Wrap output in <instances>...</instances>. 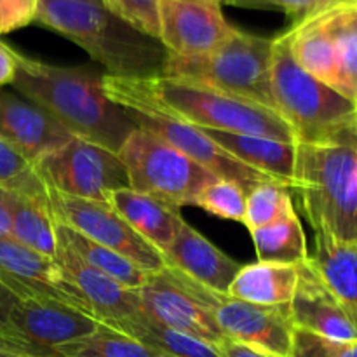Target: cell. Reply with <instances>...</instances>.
Returning <instances> with one entry per match:
<instances>
[{"label": "cell", "instance_id": "1", "mask_svg": "<svg viewBox=\"0 0 357 357\" xmlns=\"http://www.w3.org/2000/svg\"><path fill=\"white\" fill-rule=\"evenodd\" d=\"M10 86L52 115L66 131L117 152L135 131L124 108L107 96L103 75L80 66H59L14 51Z\"/></svg>", "mask_w": 357, "mask_h": 357}, {"label": "cell", "instance_id": "2", "mask_svg": "<svg viewBox=\"0 0 357 357\" xmlns=\"http://www.w3.org/2000/svg\"><path fill=\"white\" fill-rule=\"evenodd\" d=\"M35 21L82 47L108 75H162L167 51L160 40L115 16L101 0H38Z\"/></svg>", "mask_w": 357, "mask_h": 357}, {"label": "cell", "instance_id": "3", "mask_svg": "<svg viewBox=\"0 0 357 357\" xmlns=\"http://www.w3.org/2000/svg\"><path fill=\"white\" fill-rule=\"evenodd\" d=\"M291 190L312 230L357 243V132L296 142Z\"/></svg>", "mask_w": 357, "mask_h": 357}, {"label": "cell", "instance_id": "4", "mask_svg": "<svg viewBox=\"0 0 357 357\" xmlns=\"http://www.w3.org/2000/svg\"><path fill=\"white\" fill-rule=\"evenodd\" d=\"M122 80L132 93L152 107L201 129L296 142L291 126L274 108L257 101L223 93L202 84L162 75L152 79Z\"/></svg>", "mask_w": 357, "mask_h": 357}, {"label": "cell", "instance_id": "5", "mask_svg": "<svg viewBox=\"0 0 357 357\" xmlns=\"http://www.w3.org/2000/svg\"><path fill=\"white\" fill-rule=\"evenodd\" d=\"M271 91L275 112L291 126L296 142L357 132L354 103L307 73L293 59L282 33L272 38Z\"/></svg>", "mask_w": 357, "mask_h": 357}, {"label": "cell", "instance_id": "6", "mask_svg": "<svg viewBox=\"0 0 357 357\" xmlns=\"http://www.w3.org/2000/svg\"><path fill=\"white\" fill-rule=\"evenodd\" d=\"M271 59L272 38L236 28L223 44L206 54L174 56L167 52L162 77L202 84L274 108Z\"/></svg>", "mask_w": 357, "mask_h": 357}, {"label": "cell", "instance_id": "7", "mask_svg": "<svg viewBox=\"0 0 357 357\" xmlns=\"http://www.w3.org/2000/svg\"><path fill=\"white\" fill-rule=\"evenodd\" d=\"M103 86L107 96L119 107L124 108L126 115L135 124V128L143 129L155 138L166 142L167 145L174 146L181 153L190 157L192 160L201 164L216 178H227V180L236 181L246 190V194L261 181L271 180L265 174L234 159L230 153H227L222 146L216 145L206 135L204 129L188 124V122L146 103L126 86L121 77L103 75Z\"/></svg>", "mask_w": 357, "mask_h": 357}, {"label": "cell", "instance_id": "8", "mask_svg": "<svg viewBox=\"0 0 357 357\" xmlns=\"http://www.w3.org/2000/svg\"><path fill=\"white\" fill-rule=\"evenodd\" d=\"M129 187L173 208L194 206L199 192L215 174L180 150L136 128L119 150Z\"/></svg>", "mask_w": 357, "mask_h": 357}, {"label": "cell", "instance_id": "9", "mask_svg": "<svg viewBox=\"0 0 357 357\" xmlns=\"http://www.w3.org/2000/svg\"><path fill=\"white\" fill-rule=\"evenodd\" d=\"M162 271L211 314L223 337L265 349L281 357H289L295 328L289 305H257L229 293L206 288L174 268L164 267Z\"/></svg>", "mask_w": 357, "mask_h": 357}, {"label": "cell", "instance_id": "10", "mask_svg": "<svg viewBox=\"0 0 357 357\" xmlns=\"http://www.w3.org/2000/svg\"><path fill=\"white\" fill-rule=\"evenodd\" d=\"M103 324L84 310L51 298H20L0 328V351L54 357L63 345L96 333Z\"/></svg>", "mask_w": 357, "mask_h": 357}, {"label": "cell", "instance_id": "11", "mask_svg": "<svg viewBox=\"0 0 357 357\" xmlns=\"http://www.w3.org/2000/svg\"><path fill=\"white\" fill-rule=\"evenodd\" d=\"M35 167L49 188L72 197L108 202L112 192L129 187L117 152L77 136L42 157Z\"/></svg>", "mask_w": 357, "mask_h": 357}, {"label": "cell", "instance_id": "12", "mask_svg": "<svg viewBox=\"0 0 357 357\" xmlns=\"http://www.w3.org/2000/svg\"><path fill=\"white\" fill-rule=\"evenodd\" d=\"M47 199L52 216L61 225L117 251L149 272H160L166 265L162 253L138 236L108 202L72 197L49 187Z\"/></svg>", "mask_w": 357, "mask_h": 357}, {"label": "cell", "instance_id": "13", "mask_svg": "<svg viewBox=\"0 0 357 357\" xmlns=\"http://www.w3.org/2000/svg\"><path fill=\"white\" fill-rule=\"evenodd\" d=\"M159 40L169 54L201 56L236 31L218 0H159Z\"/></svg>", "mask_w": 357, "mask_h": 357}, {"label": "cell", "instance_id": "14", "mask_svg": "<svg viewBox=\"0 0 357 357\" xmlns=\"http://www.w3.org/2000/svg\"><path fill=\"white\" fill-rule=\"evenodd\" d=\"M0 282L17 298L58 300L91 314L79 293L63 278L54 260L30 250L13 237L0 239Z\"/></svg>", "mask_w": 357, "mask_h": 357}, {"label": "cell", "instance_id": "15", "mask_svg": "<svg viewBox=\"0 0 357 357\" xmlns=\"http://www.w3.org/2000/svg\"><path fill=\"white\" fill-rule=\"evenodd\" d=\"M58 264L63 278L73 286L87 309L103 326L114 328L115 324L135 321L145 316L139 302L138 289H129L117 281L80 260L68 246L58 241Z\"/></svg>", "mask_w": 357, "mask_h": 357}, {"label": "cell", "instance_id": "16", "mask_svg": "<svg viewBox=\"0 0 357 357\" xmlns=\"http://www.w3.org/2000/svg\"><path fill=\"white\" fill-rule=\"evenodd\" d=\"M138 295L143 314L160 326L190 335L213 345H218L225 338L211 314L176 282L171 281L164 271L152 274V278L138 289Z\"/></svg>", "mask_w": 357, "mask_h": 357}, {"label": "cell", "instance_id": "17", "mask_svg": "<svg viewBox=\"0 0 357 357\" xmlns=\"http://www.w3.org/2000/svg\"><path fill=\"white\" fill-rule=\"evenodd\" d=\"M0 138L35 164L73 136L23 94L0 89Z\"/></svg>", "mask_w": 357, "mask_h": 357}, {"label": "cell", "instance_id": "18", "mask_svg": "<svg viewBox=\"0 0 357 357\" xmlns=\"http://www.w3.org/2000/svg\"><path fill=\"white\" fill-rule=\"evenodd\" d=\"M295 326L337 342H357V324L314 272L309 258L298 265V284L289 303Z\"/></svg>", "mask_w": 357, "mask_h": 357}, {"label": "cell", "instance_id": "19", "mask_svg": "<svg viewBox=\"0 0 357 357\" xmlns=\"http://www.w3.org/2000/svg\"><path fill=\"white\" fill-rule=\"evenodd\" d=\"M162 258L166 264L164 267L174 268L218 293H229L230 284L243 267L187 222L164 251Z\"/></svg>", "mask_w": 357, "mask_h": 357}, {"label": "cell", "instance_id": "20", "mask_svg": "<svg viewBox=\"0 0 357 357\" xmlns=\"http://www.w3.org/2000/svg\"><path fill=\"white\" fill-rule=\"evenodd\" d=\"M204 132L234 159L291 188L296 142H284L271 136L216 131V129H204Z\"/></svg>", "mask_w": 357, "mask_h": 357}, {"label": "cell", "instance_id": "21", "mask_svg": "<svg viewBox=\"0 0 357 357\" xmlns=\"http://www.w3.org/2000/svg\"><path fill=\"white\" fill-rule=\"evenodd\" d=\"M309 264L357 324V243L314 230V255H309Z\"/></svg>", "mask_w": 357, "mask_h": 357}, {"label": "cell", "instance_id": "22", "mask_svg": "<svg viewBox=\"0 0 357 357\" xmlns=\"http://www.w3.org/2000/svg\"><path fill=\"white\" fill-rule=\"evenodd\" d=\"M108 204L126 220V223L138 236H142L160 253L171 246L185 223L176 208L152 195L132 190L131 187L112 192Z\"/></svg>", "mask_w": 357, "mask_h": 357}, {"label": "cell", "instance_id": "23", "mask_svg": "<svg viewBox=\"0 0 357 357\" xmlns=\"http://www.w3.org/2000/svg\"><path fill=\"white\" fill-rule=\"evenodd\" d=\"M282 37L288 42L293 59L307 73L340 93V77L333 40L317 10L303 20L295 21L282 33Z\"/></svg>", "mask_w": 357, "mask_h": 357}, {"label": "cell", "instance_id": "24", "mask_svg": "<svg viewBox=\"0 0 357 357\" xmlns=\"http://www.w3.org/2000/svg\"><path fill=\"white\" fill-rule=\"evenodd\" d=\"M298 265L257 261L241 267L229 295L257 305H289L298 284Z\"/></svg>", "mask_w": 357, "mask_h": 357}, {"label": "cell", "instance_id": "25", "mask_svg": "<svg viewBox=\"0 0 357 357\" xmlns=\"http://www.w3.org/2000/svg\"><path fill=\"white\" fill-rule=\"evenodd\" d=\"M317 13L333 40L340 94L357 108V0L331 3Z\"/></svg>", "mask_w": 357, "mask_h": 357}, {"label": "cell", "instance_id": "26", "mask_svg": "<svg viewBox=\"0 0 357 357\" xmlns=\"http://www.w3.org/2000/svg\"><path fill=\"white\" fill-rule=\"evenodd\" d=\"M56 236H58L59 243L68 246L80 260L129 289H139L152 278V274H155V272H149L138 267L117 251L108 250L58 222H56Z\"/></svg>", "mask_w": 357, "mask_h": 357}, {"label": "cell", "instance_id": "27", "mask_svg": "<svg viewBox=\"0 0 357 357\" xmlns=\"http://www.w3.org/2000/svg\"><path fill=\"white\" fill-rule=\"evenodd\" d=\"M13 197V239L54 260L58 253L56 220L49 202L35 201L10 192Z\"/></svg>", "mask_w": 357, "mask_h": 357}, {"label": "cell", "instance_id": "28", "mask_svg": "<svg viewBox=\"0 0 357 357\" xmlns=\"http://www.w3.org/2000/svg\"><path fill=\"white\" fill-rule=\"evenodd\" d=\"M112 330L128 335L166 357H222L216 345L160 326L146 316L119 323Z\"/></svg>", "mask_w": 357, "mask_h": 357}, {"label": "cell", "instance_id": "29", "mask_svg": "<svg viewBox=\"0 0 357 357\" xmlns=\"http://www.w3.org/2000/svg\"><path fill=\"white\" fill-rule=\"evenodd\" d=\"M250 234L258 261L298 265L309 258L305 232L296 211L271 225L251 230Z\"/></svg>", "mask_w": 357, "mask_h": 357}, {"label": "cell", "instance_id": "30", "mask_svg": "<svg viewBox=\"0 0 357 357\" xmlns=\"http://www.w3.org/2000/svg\"><path fill=\"white\" fill-rule=\"evenodd\" d=\"M54 357H166L124 333L101 326L96 333L63 345Z\"/></svg>", "mask_w": 357, "mask_h": 357}, {"label": "cell", "instance_id": "31", "mask_svg": "<svg viewBox=\"0 0 357 357\" xmlns=\"http://www.w3.org/2000/svg\"><path fill=\"white\" fill-rule=\"evenodd\" d=\"M289 190L291 188L274 180L261 181L251 188L246 194V213L243 222L246 229L251 232L295 213Z\"/></svg>", "mask_w": 357, "mask_h": 357}, {"label": "cell", "instance_id": "32", "mask_svg": "<svg viewBox=\"0 0 357 357\" xmlns=\"http://www.w3.org/2000/svg\"><path fill=\"white\" fill-rule=\"evenodd\" d=\"M0 188L35 201L49 202L47 185L37 167L20 150L0 138Z\"/></svg>", "mask_w": 357, "mask_h": 357}, {"label": "cell", "instance_id": "33", "mask_svg": "<svg viewBox=\"0 0 357 357\" xmlns=\"http://www.w3.org/2000/svg\"><path fill=\"white\" fill-rule=\"evenodd\" d=\"M194 206L230 222H244L246 190L239 183L227 178H215L195 197Z\"/></svg>", "mask_w": 357, "mask_h": 357}, {"label": "cell", "instance_id": "34", "mask_svg": "<svg viewBox=\"0 0 357 357\" xmlns=\"http://www.w3.org/2000/svg\"><path fill=\"white\" fill-rule=\"evenodd\" d=\"M115 16L159 40V0H101Z\"/></svg>", "mask_w": 357, "mask_h": 357}, {"label": "cell", "instance_id": "35", "mask_svg": "<svg viewBox=\"0 0 357 357\" xmlns=\"http://www.w3.org/2000/svg\"><path fill=\"white\" fill-rule=\"evenodd\" d=\"M223 3L251 9H278L291 16L295 21L323 9V0H223Z\"/></svg>", "mask_w": 357, "mask_h": 357}, {"label": "cell", "instance_id": "36", "mask_svg": "<svg viewBox=\"0 0 357 357\" xmlns=\"http://www.w3.org/2000/svg\"><path fill=\"white\" fill-rule=\"evenodd\" d=\"M37 10L38 0H0V35L33 23Z\"/></svg>", "mask_w": 357, "mask_h": 357}, {"label": "cell", "instance_id": "37", "mask_svg": "<svg viewBox=\"0 0 357 357\" xmlns=\"http://www.w3.org/2000/svg\"><path fill=\"white\" fill-rule=\"evenodd\" d=\"M220 356L222 357H281L274 352H268L265 349L255 347V345L241 344V342L230 340V338H223L218 345Z\"/></svg>", "mask_w": 357, "mask_h": 357}, {"label": "cell", "instance_id": "38", "mask_svg": "<svg viewBox=\"0 0 357 357\" xmlns=\"http://www.w3.org/2000/svg\"><path fill=\"white\" fill-rule=\"evenodd\" d=\"M16 70L17 63L16 56H14V49H10L9 45L0 42V89L3 86H9V84L14 82Z\"/></svg>", "mask_w": 357, "mask_h": 357}, {"label": "cell", "instance_id": "39", "mask_svg": "<svg viewBox=\"0 0 357 357\" xmlns=\"http://www.w3.org/2000/svg\"><path fill=\"white\" fill-rule=\"evenodd\" d=\"M13 236V197L0 188V239Z\"/></svg>", "mask_w": 357, "mask_h": 357}, {"label": "cell", "instance_id": "40", "mask_svg": "<svg viewBox=\"0 0 357 357\" xmlns=\"http://www.w3.org/2000/svg\"><path fill=\"white\" fill-rule=\"evenodd\" d=\"M17 300L20 298H17L7 286H3L2 282H0V328L6 324L7 317H9L10 310H13L14 305L17 303Z\"/></svg>", "mask_w": 357, "mask_h": 357}, {"label": "cell", "instance_id": "41", "mask_svg": "<svg viewBox=\"0 0 357 357\" xmlns=\"http://www.w3.org/2000/svg\"><path fill=\"white\" fill-rule=\"evenodd\" d=\"M0 357H21V356L10 354V352H6V351H0Z\"/></svg>", "mask_w": 357, "mask_h": 357}, {"label": "cell", "instance_id": "42", "mask_svg": "<svg viewBox=\"0 0 357 357\" xmlns=\"http://www.w3.org/2000/svg\"><path fill=\"white\" fill-rule=\"evenodd\" d=\"M218 2H222V3H223V0H218Z\"/></svg>", "mask_w": 357, "mask_h": 357}]
</instances>
